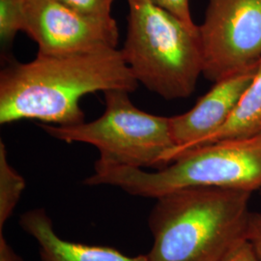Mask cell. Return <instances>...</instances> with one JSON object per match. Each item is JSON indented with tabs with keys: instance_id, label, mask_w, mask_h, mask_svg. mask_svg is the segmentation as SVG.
<instances>
[{
	"instance_id": "5b68a950",
	"label": "cell",
	"mask_w": 261,
	"mask_h": 261,
	"mask_svg": "<svg viewBox=\"0 0 261 261\" xmlns=\"http://www.w3.org/2000/svg\"><path fill=\"white\" fill-rule=\"evenodd\" d=\"M103 94L105 112L96 120L42 128L56 140L93 145L105 163L142 169L163 168L165 156L175 146L169 117L138 109L128 91L114 89Z\"/></svg>"
},
{
	"instance_id": "3957f363",
	"label": "cell",
	"mask_w": 261,
	"mask_h": 261,
	"mask_svg": "<svg viewBox=\"0 0 261 261\" xmlns=\"http://www.w3.org/2000/svg\"><path fill=\"white\" fill-rule=\"evenodd\" d=\"M87 186L117 187L130 196L158 198L190 188H220L253 193L261 189V134L188 150L157 171L96 161Z\"/></svg>"
},
{
	"instance_id": "52a82bcc",
	"label": "cell",
	"mask_w": 261,
	"mask_h": 261,
	"mask_svg": "<svg viewBox=\"0 0 261 261\" xmlns=\"http://www.w3.org/2000/svg\"><path fill=\"white\" fill-rule=\"evenodd\" d=\"M38 45V55L70 56L116 48L115 19H96L57 0H24L23 28Z\"/></svg>"
},
{
	"instance_id": "5bb4252c",
	"label": "cell",
	"mask_w": 261,
	"mask_h": 261,
	"mask_svg": "<svg viewBox=\"0 0 261 261\" xmlns=\"http://www.w3.org/2000/svg\"><path fill=\"white\" fill-rule=\"evenodd\" d=\"M150 1L170 12L171 14H173L189 28H197L198 27L194 22L192 18L189 0H150Z\"/></svg>"
},
{
	"instance_id": "7a4b0ae2",
	"label": "cell",
	"mask_w": 261,
	"mask_h": 261,
	"mask_svg": "<svg viewBox=\"0 0 261 261\" xmlns=\"http://www.w3.org/2000/svg\"><path fill=\"white\" fill-rule=\"evenodd\" d=\"M252 193L190 188L156 198L148 225L149 261H220L246 238Z\"/></svg>"
},
{
	"instance_id": "9a60e30c",
	"label": "cell",
	"mask_w": 261,
	"mask_h": 261,
	"mask_svg": "<svg viewBox=\"0 0 261 261\" xmlns=\"http://www.w3.org/2000/svg\"><path fill=\"white\" fill-rule=\"evenodd\" d=\"M220 261H261L247 238L234 245Z\"/></svg>"
},
{
	"instance_id": "2e32d148",
	"label": "cell",
	"mask_w": 261,
	"mask_h": 261,
	"mask_svg": "<svg viewBox=\"0 0 261 261\" xmlns=\"http://www.w3.org/2000/svg\"><path fill=\"white\" fill-rule=\"evenodd\" d=\"M246 238L261 260V213L251 212Z\"/></svg>"
},
{
	"instance_id": "4fadbf2b",
	"label": "cell",
	"mask_w": 261,
	"mask_h": 261,
	"mask_svg": "<svg viewBox=\"0 0 261 261\" xmlns=\"http://www.w3.org/2000/svg\"><path fill=\"white\" fill-rule=\"evenodd\" d=\"M61 4L83 15L96 19H112L114 0H57Z\"/></svg>"
},
{
	"instance_id": "8992f818",
	"label": "cell",
	"mask_w": 261,
	"mask_h": 261,
	"mask_svg": "<svg viewBox=\"0 0 261 261\" xmlns=\"http://www.w3.org/2000/svg\"><path fill=\"white\" fill-rule=\"evenodd\" d=\"M202 75L217 83L259 67L261 0H208L198 25Z\"/></svg>"
},
{
	"instance_id": "30bf717a",
	"label": "cell",
	"mask_w": 261,
	"mask_h": 261,
	"mask_svg": "<svg viewBox=\"0 0 261 261\" xmlns=\"http://www.w3.org/2000/svg\"><path fill=\"white\" fill-rule=\"evenodd\" d=\"M259 134H261V63L252 84L243 94L227 121L214 134L199 142L196 147L221 140L252 138Z\"/></svg>"
},
{
	"instance_id": "7c38bea8",
	"label": "cell",
	"mask_w": 261,
	"mask_h": 261,
	"mask_svg": "<svg viewBox=\"0 0 261 261\" xmlns=\"http://www.w3.org/2000/svg\"><path fill=\"white\" fill-rule=\"evenodd\" d=\"M24 0H0V39L5 49L9 48L23 28Z\"/></svg>"
},
{
	"instance_id": "ba28073f",
	"label": "cell",
	"mask_w": 261,
	"mask_h": 261,
	"mask_svg": "<svg viewBox=\"0 0 261 261\" xmlns=\"http://www.w3.org/2000/svg\"><path fill=\"white\" fill-rule=\"evenodd\" d=\"M257 70L258 67L215 83L194 108L169 117L175 146L165 156V166L179 154L196 147L227 121L243 94L252 84Z\"/></svg>"
},
{
	"instance_id": "e0dca14e",
	"label": "cell",
	"mask_w": 261,
	"mask_h": 261,
	"mask_svg": "<svg viewBox=\"0 0 261 261\" xmlns=\"http://www.w3.org/2000/svg\"><path fill=\"white\" fill-rule=\"evenodd\" d=\"M0 261H25L13 249L3 232L0 233Z\"/></svg>"
},
{
	"instance_id": "8fae6325",
	"label": "cell",
	"mask_w": 261,
	"mask_h": 261,
	"mask_svg": "<svg viewBox=\"0 0 261 261\" xmlns=\"http://www.w3.org/2000/svg\"><path fill=\"white\" fill-rule=\"evenodd\" d=\"M25 189V180L10 165L4 142L0 141V233L13 215Z\"/></svg>"
},
{
	"instance_id": "6da1fadb",
	"label": "cell",
	"mask_w": 261,
	"mask_h": 261,
	"mask_svg": "<svg viewBox=\"0 0 261 261\" xmlns=\"http://www.w3.org/2000/svg\"><path fill=\"white\" fill-rule=\"evenodd\" d=\"M139 86L121 50L70 56H42L13 62L0 74V124L24 119L57 126L84 122L81 99L87 94Z\"/></svg>"
},
{
	"instance_id": "9c48e42d",
	"label": "cell",
	"mask_w": 261,
	"mask_h": 261,
	"mask_svg": "<svg viewBox=\"0 0 261 261\" xmlns=\"http://www.w3.org/2000/svg\"><path fill=\"white\" fill-rule=\"evenodd\" d=\"M19 225L37 242L41 261H149L147 254L129 256L112 247L63 239L56 233L53 220L43 207L20 215Z\"/></svg>"
},
{
	"instance_id": "277c9868",
	"label": "cell",
	"mask_w": 261,
	"mask_h": 261,
	"mask_svg": "<svg viewBox=\"0 0 261 261\" xmlns=\"http://www.w3.org/2000/svg\"><path fill=\"white\" fill-rule=\"evenodd\" d=\"M127 34L121 49L139 84L166 100L185 99L203 73L197 28L150 0H127Z\"/></svg>"
}]
</instances>
